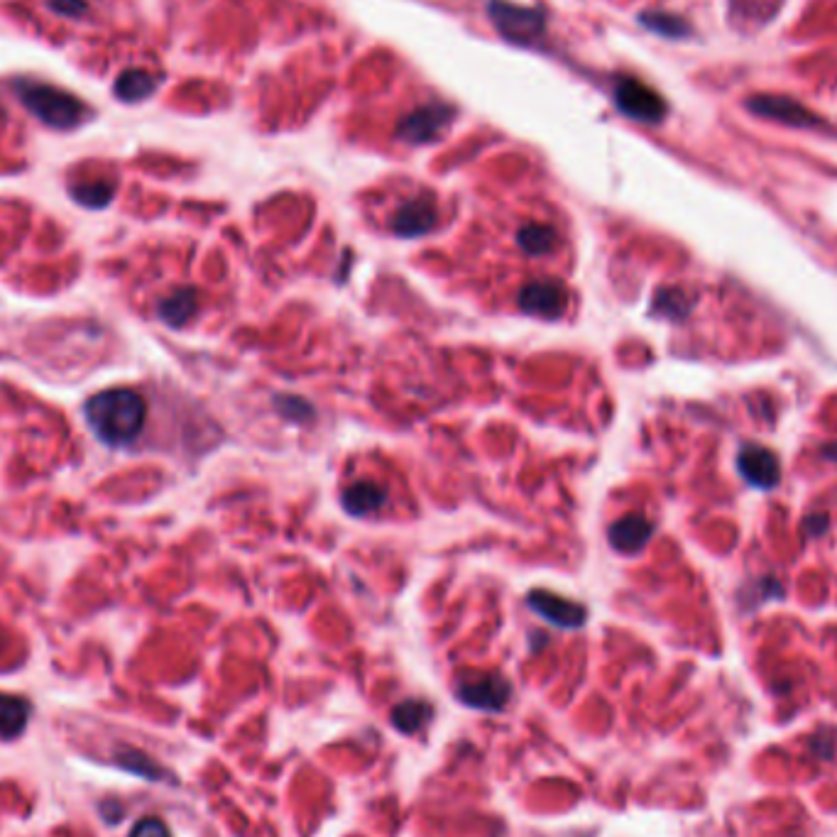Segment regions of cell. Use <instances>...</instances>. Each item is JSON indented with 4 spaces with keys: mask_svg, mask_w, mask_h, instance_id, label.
I'll use <instances>...</instances> for the list:
<instances>
[{
    "mask_svg": "<svg viewBox=\"0 0 837 837\" xmlns=\"http://www.w3.org/2000/svg\"><path fill=\"white\" fill-rule=\"evenodd\" d=\"M84 417L98 441L111 448H125L140 439L147 421V404L135 390L113 387L98 392L84 404Z\"/></svg>",
    "mask_w": 837,
    "mask_h": 837,
    "instance_id": "1",
    "label": "cell"
},
{
    "mask_svg": "<svg viewBox=\"0 0 837 837\" xmlns=\"http://www.w3.org/2000/svg\"><path fill=\"white\" fill-rule=\"evenodd\" d=\"M13 89L27 111L54 130L76 128L86 116L84 103L76 96H71L69 91L57 89V86L32 79H18Z\"/></svg>",
    "mask_w": 837,
    "mask_h": 837,
    "instance_id": "2",
    "label": "cell"
},
{
    "mask_svg": "<svg viewBox=\"0 0 837 837\" xmlns=\"http://www.w3.org/2000/svg\"><path fill=\"white\" fill-rule=\"evenodd\" d=\"M488 13L497 32L514 45H534L546 32L544 13L536 8H522V5L505 3V0H492Z\"/></svg>",
    "mask_w": 837,
    "mask_h": 837,
    "instance_id": "3",
    "label": "cell"
},
{
    "mask_svg": "<svg viewBox=\"0 0 837 837\" xmlns=\"http://www.w3.org/2000/svg\"><path fill=\"white\" fill-rule=\"evenodd\" d=\"M456 698L485 713H500L512 698V686L500 674H463L456 683Z\"/></svg>",
    "mask_w": 837,
    "mask_h": 837,
    "instance_id": "4",
    "label": "cell"
},
{
    "mask_svg": "<svg viewBox=\"0 0 837 837\" xmlns=\"http://www.w3.org/2000/svg\"><path fill=\"white\" fill-rule=\"evenodd\" d=\"M615 103L627 118L639 120V123H661L666 118V101L659 96L654 89H649L647 84L637 79H625L617 81L615 86Z\"/></svg>",
    "mask_w": 837,
    "mask_h": 837,
    "instance_id": "5",
    "label": "cell"
},
{
    "mask_svg": "<svg viewBox=\"0 0 837 837\" xmlns=\"http://www.w3.org/2000/svg\"><path fill=\"white\" fill-rule=\"evenodd\" d=\"M453 118H456V108L448 103H426L397 125V138L409 145H424V142L439 138L453 123Z\"/></svg>",
    "mask_w": 837,
    "mask_h": 837,
    "instance_id": "6",
    "label": "cell"
},
{
    "mask_svg": "<svg viewBox=\"0 0 837 837\" xmlns=\"http://www.w3.org/2000/svg\"><path fill=\"white\" fill-rule=\"evenodd\" d=\"M517 304L527 316L556 321L568 309V289L558 279H539L522 287Z\"/></svg>",
    "mask_w": 837,
    "mask_h": 837,
    "instance_id": "7",
    "label": "cell"
},
{
    "mask_svg": "<svg viewBox=\"0 0 837 837\" xmlns=\"http://www.w3.org/2000/svg\"><path fill=\"white\" fill-rule=\"evenodd\" d=\"M747 108L759 118L774 120V123L791 125V128H823V118L808 111L803 103L793 101L789 96H752Z\"/></svg>",
    "mask_w": 837,
    "mask_h": 837,
    "instance_id": "8",
    "label": "cell"
},
{
    "mask_svg": "<svg viewBox=\"0 0 837 837\" xmlns=\"http://www.w3.org/2000/svg\"><path fill=\"white\" fill-rule=\"evenodd\" d=\"M436 223H439V209H436L434 196L421 194L399 206L392 216L390 228L399 238H419V235L434 231Z\"/></svg>",
    "mask_w": 837,
    "mask_h": 837,
    "instance_id": "9",
    "label": "cell"
},
{
    "mask_svg": "<svg viewBox=\"0 0 837 837\" xmlns=\"http://www.w3.org/2000/svg\"><path fill=\"white\" fill-rule=\"evenodd\" d=\"M527 603L536 615H541L546 622L561 629H578L588 620V610L581 603L563 598V595L549 593V590H532Z\"/></svg>",
    "mask_w": 837,
    "mask_h": 837,
    "instance_id": "10",
    "label": "cell"
},
{
    "mask_svg": "<svg viewBox=\"0 0 837 837\" xmlns=\"http://www.w3.org/2000/svg\"><path fill=\"white\" fill-rule=\"evenodd\" d=\"M737 468H740L742 478L754 488L771 490L781 480V465L776 453L764 446H754V443L742 446L740 456H737Z\"/></svg>",
    "mask_w": 837,
    "mask_h": 837,
    "instance_id": "11",
    "label": "cell"
},
{
    "mask_svg": "<svg viewBox=\"0 0 837 837\" xmlns=\"http://www.w3.org/2000/svg\"><path fill=\"white\" fill-rule=\"evenodd\" d=\"M654 524L642 514H627L610 527V544L620 554H639L649 544Z\"/></svg>",
    "mask_w": 837,
    "mask_h": 837,
    "instance_id": "12",
    "label": "cell"
},
{
    "mask_svg": "<svg viewBox=\"0 0 837 837\" xmlns=\"http://www.w3.org/2000/svg\"><path fill=\"white\" fill-rule=\"evenodd\" d=\"M385 502V488L372 483V480H358V483H353L343 492V507H346L348 514H355V517H368V514L380 510Z\"/></svg>",
    "mask_w": 837,
    "mask_h": 837,
    "instance_id": "13",
    "label": "cell"
},
{
    "mask_svg": "<svg viewBox=\"0 0 837 837\" xmlns=\"http://www.w3.org/2000/svg\"><path fill=\"white\" fill-rule=\"evenodd\" d=\"M196 309H199V297H196V292L189 287H182L174 289L172 294H167V297L157 304V316H160L162 324L182 328L186 321L196 314Z\"/></svg>",
    "mask_w": 837,
    "mask_h": 837,
    "instance_id": "14",
    "label": "cell"
},
{
    "mask_svg": "<svg viewBox=\"0 0 837 837\" xmlns=\"http://www.w3.org/2000/svg\"><path fill=\"white\" fill-rule=\"evenodd\" d=\"M30 715V700L0 693V737L3 740H15V737L23 735L27 722H30Z\"/></svg>",
    "mask_w": 837,
    "mask_h": 837,
    "instance_id": "15",
    "label": "cell"
},
{
    "mask_svg": "<svg viewBox=\"0 0 837 837\" xmlns=\"http://www.w3.org/2000/svg\"><path fill=\"white\" fill-rule=\"evenodd\" d=\"M160 81L142 69H125L113 84V93L123 103H140L157 91Z\"/></svg>",
    "mask_w": 837,
    "mask_h": 837,
    "instance_id": "16",
    "label": "cell"
},
{
    "mask_svg": "<svg viewBox=\"0 0 837 837\" xmlns=\"http://www.w3.org/2000/svg\"><path fill=\"white\" fill-rule=\"evenodd\" d=\"M558 233L554 226H546V223H527V226L519 228L517 233V245L522 253L529 257H544L551 255L556 250Z\"/></svg>",
    "mask_w": 837,
    "mask_h": 837,
    "instance_id": "17",
    "label": "cell"
},
{
    "mask_svg": "<svg viewBox=\"0 0 837 837\" xmlns=\"http://www.w3.org/2000/svg\"><path fill=\"white\" fill-rule=\"evenodd\" d=\"M431 718H434V708H431L426 700L417 698H409L404 700V703L395 705V710H392L390 715L395 730L404 732V735H412V732L421 730Z\"/></svg>",
    "mask_w": 837,
    "mask_h": 837,
    "instance_id": "18",
    "label": "cell"
},
{
    "mask_svg": "<svg viewBox=\"0 0 837 837\" xmlns=\"http://www.w3.org/2000/svg\"><path fill=\"white\" fill-rule=\"evenodd\" d=\"M116 764L120 769L130 771V774H135V776H142V779H147V781L172 779V774H169L167 769L157 767V764L152 762L147 754H142L140 749H133V747H118L116 749Z\"/></svg>",
    "mask_w": 837,
    "mask_h": 837,
    "instance_id": "19",
    "label": "cell"
},
{
    "mask_svg": "<svg viewBox=\"0 0 837 837\" xmlns=\"http://www.w3.org/2000/svg\"><path fill=\"white\" fill-rule=\"evenodd\" d=\"M69 196L84 209H106L116 196V186L111 182H84L71 184Z\"/></svg>",
    "mask_w": 837,
    "mask_h": 837,
    "instance_id": "20",
    "label": "cell"
},
{
    "mask_svg": "<svg viewBox=\"0 0 837 837\" xmlns=\"http://www.w3.org/2000/svg\"><path fill=\"white\" fill-rule=\"evenodd\" d=\"M639 23H642L644 27H649V30L656 32V35L669 37V40H683V37H688L693 32L686 20L671 13H661V10H654V13H651V10L649 13H642L639 15Z\"/></svg>",
    "mask_w": 837,
    "mask_h": 837,
    "instance_id": "21",
    "label": "cell"
},
{
    "mask_svg": "<svg viewBox=\"0 0 837 837\" xmlns=\"http://www.w3.org/2000/svg\"><path fill=\"white\" fill-rule=\"evenodd\" d=\"M49 10L64 18H84L89 13V3L86 0H47Z\"/></svg>",
    "mask_w": 837,
    "mask_h": 837,
    "instance_id": "22",
    "label": "cell"
},
{
    "mask_svg": "<svg viewBox=\"0 0 837 837\" xmlns=\"http://www.w3.org/2000/svg\"><path fill=\"white\" fill-rule=\"evenodd\" d=\"M130 837H172L167 825L162 823L160 818H142L133 830H130Z\"/></svg>",
    "mask_w": 837,
    "mask_h": 837,
    "instance_id": "23",
    "label": "cell"
},
{
    "mask_svg": "<svg viewBox=\"0 0 837 837\" xmlns=\"http://www.w3.org/2000/svg\"><path fill=\"white\" fill-rule=\"evenodd\" d=\"M681 302H686V297H683L678 289H666V292H661L659 299H656V306H659V309L664 311V314H669V316H674V306H678V311H681V314H686L688 306H683Z\"/></svg>",
    "mask_w": 837,
    "mask_h": 837,
    "instance_id": "24",
    "label": "cell"
},
{
    "mask_svg": "<svg viewBox=\"0 0 837 837\" xmlns=\"http://www.w3.org/2000/svg\"><path fill=\"white\" fill-rule=\"evenodd\" d=\"M825 527H828V517H825V514H811V517H808L806 532L811 536H818Z\"/></svg>",
    "mask_w": 837,
    "mask_h": 837,
    "instance_id": "25",
    "label": "cell"
}]
</instances>
